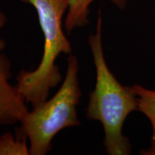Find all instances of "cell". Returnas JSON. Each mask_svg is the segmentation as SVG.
Returning <instances> with one entry per match:
<instances>
[{"label": "cell", "instance_id": "cell-1", "mask_svg": "<svg viewBox=\"0 0 155 155\" xmlns=\"http://www.w3.org/2000/svg\"><path fill=\"white\" fill-rule=\"evenodd\" d=\"M102 20L99 11L96 30L89 36L96 82L89 97L86 117L101 123L104 134V145L108 154L128 155L131 153V144L123 134V126L127 116L138 110V99L132 86L120 83L107 64L102 38Z\"/></svg>", "mask_w": 155, "mask_h": 155}, {"label": "cell", "instance_id": "cell-2", "mask_svg": "<svg viewBox=\"0 0 155 155\" xmlns=\"http://www.w3.org/2000/svg\"><path fill=\"white\" fill-rule=\"evenodd\" d=\"M33 6L43 35V53L35 70H22L17 77V88L22 97L35 107L48 98L51 90L62 81L57 60L71 54L72 44L64 32L67 0H21Z\"/></svg>", "mask_w": 155, "mask_h": 155}, {"label": "cell", "instance_id": "cell-3", "mask_svg": "<svg viewBox=\"0 0 155 155\" xmlns=\"http://www.w3.org/2000/svg\"><path fill=\"white\" fill-rule=\"evenodd\" d=\"M78 72V58L71 54L67 59L65 77L57 92L33 107L20 122V129L28 139L30 155L47 154L58 134L80 124L78 116L81 97Z\"/></svg>", "mask_w": 155, "mask_h": 155}, {"label": "cell", "instance_id": "cell-4", "mask_svg": "<svg viewBox=\"0 0 155 155\" xmlns=\"http://www.w3.org/2000/svg\"><path fill=\"white\" fill-rule=\"evenodd\" d=\"M11 77V62L0 52V127L20 123L28 111L17 85L10 82Z\"/></svg>", "mask_w": 155, "mask_h": 155}, {"label": "cell", "instance_id": "cell-5", "mask_svg": "<svg viewBox=\"0 0 155 155\" xmlns=\"http://www.w3.org/2000/svg\"><path fill=\"white\" fill-rule=\"evenodd\" d=\"M68 10L65 17V29L72 32L88 23L90 7L95 0H67ZM120 10H124L127 0H107Z\"/></svg>", "mask_w": 155, "mask_h": 155}, {"label": "cell", "instance_id": "cell-6", "mask_svg": "<svg viewBox=\"0 0 155 155\" xmlns=\"http://www.w3.org/2000/svg\"><path fill=\"white\" fill-rule=\"evenodd\" d=\"M132 88L137 96L138 111L148 119L152 127L150 146L143 153L155 155V90L146 88L140 84H134Z\"/></svg>", "mask_w": 155, "mask_h": 155}, {"label": "cell", "instance_id": "cell-7", "mask_svg": "<svg viewBox=\"0 0 155 155\" xmlns=\"http://www.w3.org/2000/svg\"><path fill=\"white\" fill-rule=\"evenodd\" d=\"M0 155H30L27 137H15L11 133L0 136Z\"/></svg>", "mask_w": 155, "mask_h": 155}, {"label": "cell", "instance_id": "cell-8", "mask_svg": "<svg viewBox=\"0 0 155 155\" xmlns=\"http://www.w3.org/2000/svg\"><path fill=\"white\" fill-rule=\"evenodd\" d=\"M6 22H7V17L2 11H0V28H3L6 24ZM5 40L0 37V52L5 48Z\"/></svg>", "mask_w": 155, "mask_h": 155}]
</instances>
